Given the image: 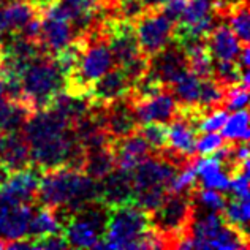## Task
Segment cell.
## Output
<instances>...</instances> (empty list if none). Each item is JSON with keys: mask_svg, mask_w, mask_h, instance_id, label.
<instances>
[{"mask_svg": "<svg viewBox=\"0 0 250 250\" xmlns=\"http://www.w3.org/2000/svg\"><path fill=\"white\" fill-rule=\"evenodd\" d=\"M94 249H165L150 227L149 212L135 205L111 208L103 239Z\"/></svg>", "mask_w": 250, "mask_h": 250, "instance_id": "cell-1", "label": "cell"}, {"mask_svg": "<svg viewBox=\"0 0 250 250\" xmlns=\"http://www.w3.org/2000/svg\"><path fill=\"white\" fill-rule=\"evenodd\" d=\"M21 83L24 100L34 111L48 108L54 95L65 89V76L48 52L35 57L24 68Z\"/></svg>", "mask_w": 250, "mask_h": 250, "instance_id": "cell-2", "label": "cell"}, {"mask_svg": "<svg viewBox=\"0 0 250 250\" xmlns=\"http://www.w3.org/2000/svg\"><path fill=\"white\" fill-rule=\"evenodd\" d=\"M193 214V201L188 192L171 193L165 196L160 206L149 212L152 229L162 238L165 249H177L187 238L188 223Z\"/></svg>", "mask_w": 250, "mask_h": 250, "instance_id": "cell-3", "label": "cell"}, {"mask_svg": "<svg viewBox=\"0 0 250 250\" xmlns=\"http://www.w3.org/2000/svg\"><path fill=\"white\" fill-rule=\"evenodd\" d=\"M111 208L95 200L75 210L62 228L63 238L70 247L94 249L103 239L109 220Z\"/></svg>", "mask_w": 250, "mask_h": 250, "instance_id": "cell-4", "label": "cell"}, {"mask_svg": "<svg viewBox=\"0 0 250 250\" xmlns=\"http://www.w3.org/2000/svg\"><path fill=\"white\" fill-rule=\"evenodd\" d=\"M174 22L163 15L160 10L146 11L135 21V30L140 51L143 56L152 57L165 46L173 35Z\"/></svg>", "mask_w": 250, "mask_h": 250, "instance_id": "cell-5", "label": "cell"}, {"mask_svg": "<svg viewBox=\"0 0 250 250\" xmlns=\"http://www.w3.org/2000/svg\"><path fill=\"white\" fill-rule=\"evenodd\" d=\"M76 38L70 21V13L59 2L42 16V46L51 56H56Z\"/></svg>", "mask_w": 250, "mask_h": 250, "instance_id": "cell-6", "label": "cell"}, {"mask_svg": "<svg viewBox=\"0 0 250 250\" xmlns=\"http://www.w3.org/2000/svg\"><path fill=\"white\" fill-rule=\"evenodd\" d=\"M147 70L167 87H171L186 71H188L186 51L181 48L179 43H176L171 38L159 52H155L152 57H149Z\"/></svg>", "mask_w": 250, "mask_h": 250, "instance_id": "cell-7", "label": "cell"}, {"mask_svg": "<svg viewBox=\"0 0 250 250\" xmlns=\"http://www.w3.org/2000/svg\"><path fill=\"white\" fill-rule=\"evenodd\" d=\"M177 173L179 169L168 163L165 159H162L160 155L149 154L131 171L133 192L150 187H167L169 192V186Z\"/></svg>", "mask_w": 250, "mask_h": 250, "instance_id": "cell-8", "label": "cell"}, {"mask_svg": "<svg viewBox=\"0 0 250 250\" xmlns=\"http://www.w3.org/2000/svg\"><path fill=\"white\" fill-rule=\"evenodd\" d=\"M34 205L35 203H16L0 196V238L5 241L27 238Z\"/></svg>", "mask_w": 250, "mask_h": 250, "instance_id": "cell-9", "label": "cell"}, {"mask_svg": "<svg viewBox=\"0 0 250 250\" xmlns=\"http://www.w3.org/2000/svg\"><path fill=\"white\" fill-rule=\"evenodd\" d=\"M40 179L42 169L35 165L11 171L6 182L0 187V196L16 203H35Z\"/></svg>", "mask_w": 250, "mask_h": 250, "instance_id": "cell-10", "label": "cell"}, {"mask_svg": "<svg viewBox=\"0 0 250 250\" xmlns=\"http://www.w3.org/2000/svg\"><path fill=\"white\" fill-rule=\"evenodd\" d=\"M133 108L140 125L147 122H160L168 125L177 114L179 102L176 100L171 87H165L157 95L133 104Z\"/></svg>", "mask_w": 250, "mask_h": 250, "instance_id": "cell-11", "label": "cell"}, {"mask_svg": "<svg viewBox=\"0 0 250 250\" xmlns=\"http://www.w3.org/2000/svg\"><path fill=\"white\" fill-rule=\"evenodd\" d=\"M103 125L104 130L114 140L127 136L140 128V122H138L135 108L127 98V95L119 98V100L111 102L109 104L104 106Z\"/></svg>", "mask_w": 250, "mask_h": 250, "instance_id": "cell-12", "label": "cell"}, {"mask_svg": "<svg viewBox=\"0 0 250 250\" xmlns=\"http://www.w3.org/2000/svg\"><path fill=\"white\" fill-rule=\"evenodd\" d=\"M131 81L128 76L125 75L122 67L116 65L111 68L108 73H104L100 80H97L89 90V100L94 104H100V106H106L111 102L119 100L125 97L130 90Z\"/></svg>", "mask_w": 250, "mask_h": 250, "instance_id": "cell-13", "label": "cell"}, {"mask_svg": "<svg viewBox=\"0 0 250 250\" xmlns=\"http://www.w3.org/2000/svg\"><path fill=\"white\" fill-rule=\"evenodd\" d=\"M100 201L109 208L133 203V177L131 171L114 168L100 181Z\"/></svg>", "mask_w": 250, "mask_h": 250, "instance_id": "cell-14", "label": "cell"}, {"mask_svg": "<svg viewBox=\"0 0 250 250\" xmlns=\"http://www.w3.org/2000/svg\"><path fill=\"white\" fill-rule=\"evenodd\" d=\"M111 150H113L116 168L133 171L135 167L143 159H146L149 154H152V149L144 140L140 130L133 131L124 138H117L111 143Z\"/></svg>", "mask_w": 250, "mask_h": 250, "instance_id": "cell-15", "label": "cell"}, {"mask_svg": "<svg viewBox=\"0 0 250 250\" xmlns=\"http://www.w3.org/2000/svg\"><path fill=\"white\" fill-rule=\"evenodd\" d=\"M0 163L10 171L24 169L32 165L29 143L21 131L0 135Z\"/></svg>", "mask_w": 250, "mask_h": 250, "instance_id": "cell-16", "label": "cell"}, {"mask_svg": "<svg viewBox=\"0 0 250 250\" xmlns=\"http://www.w3.org/2000/svg\"><path fill=\"white\" fill-rule=\"evenodd\" d=\"M205 40L214 61H236L242 48L239 38L233 34L225 21L217 24Z\"/></svg>", "mask_w": 250, "mask_h": 250, "instance_id": "cell-17", "label": "cell"}, {"mask_svg": "<svg viewBox=\"0 0 250 250\" xmlns=\"http://www.w3.org/2000/svg\"><path fill=\"white\" fill-rule=\"evenodd\" d=\"M196 133L198 131L192 121L181 114H176L168 127V147L186 157H195Z\"/></svg>", "mask_w": 250, "mask_h": 250, "instance_id": "cell-18", "label": "cell"}, {"mask_svg": "<svg viewBox=\"0 0 250 250\" xmlns=\"http://www.w3.org/2000/svg\"><path fill=\"white\" fill-rule=\"evenodd\" d=\"M195 168L196 177L201 179V187L220 190V192H229L231 177L223 171L220 162L215 157L201 155V159L195 157Z\"/></svg>", "mask_w": 250, "mask_h": 250, "instance_id": "cell-19", "label": "cell"}, {"mask_svg": "<svg viewBox=\"0 0 250 250\" xmlns=\"http://www.w3.org/2000/svg\"><path fill=\"white\" fill-rule=\"evenodd\" d=\"M34 113L35 111L25 102L0 97V131L2 133L21 131L25 121Z\"/></svg>", "mask_w": 250, "mask_h": 250, "instance_id": "cell-20", "label": "cell"}, {"mask_svg": "<svg viewBox=\"0 0 250 250\" xmlns=\"http://www.w3.org/2000/svg\"><path fill=\"white\" fill-rule=\"evenodd\" d=\"M116 168V160L111 146L104 147H92L84 150V163L83 173L90 176L92 179L102 181L111 171Z\"/></svg>", "mask_w": 250, "mask_h": 250, "instance_id": "cell-21", "label": "cell"}, {"mask_svg": "<svg viewBox=\"0 0 250 250\" xmlns=\"http://www.w3.org/2000/svg\"><path fill=\"white\" fill-rule=\"evenodd\" d=\"M56 233H62V225L57 219L54 209L35 203L34 212H32L27 227V239L40 238V236L44 234H56Z\"/></svg>", "mask_w": 250, "mask_h": 250, "instance_id": "cell-22", "label": "cell"}, {"mask_svg": "<svg viewBox=\"0 0 250 250\" xmlns=\"http://www.w3.org/2000/svg\"><path fill=\"white\" fill-rule=\"evenodd\" d=\"M2 15L5 18V22L8 25V32L11 34H19L24 25L27 24L37 13L24 2V0H10L2 5Z\"/></svg>", "mask_w": 250, "mask_h": 250, "instance_id": "cell-23", "label": "cell"}, {"mask_svg": "<svg viewBox=\"0 0 250 250\" xmlns=\"http://www.w3.org/2000/svg\"><path fill=\"white\" fill-rule=\"evenodd\" d=\"M171 90L181 104H198L201 80L188 70L171 85Z\"/></svg>", "mask_w": 250, "mask_h": 250, "instance_id": "cell-24", "label": "cell"}, {"mask_svg": "<svg viewBox=\"0 0 250 250\" xmlns=\"http://www.w3.org/2000/svg\"><path fill=\"white\" fill-rule=\"evenodd\" d=\"M222 217L229 225L236 227L239 231L249 236V217H250L249 200L238 198V196L228 198L225 208L222 210Z\"/></svg>", "mask_w": 250, "mask_h": 250, "instance_id": "cell-25", "label": "cell"}, {"mask_svg": "<svg viewBox=\"0 0 250 250\" xmlns=\"http://www.w3.org/2000/svg\"><path fill=\"white\" fill-rule=\"evenodd\" d=\"M249 113L247 108L246 109H239L229 117L225 122V125L220 128L222 130V136L223 140L228 141H249L250 138V131H249Z\"/></svg>", "mask_w": 250, "mask_h": 250, "instance_id": "cell-26", "label": "cell"}, {"mask_svg": "<svg viewBox=\"0 0 250 250\" xmlns=\"http://www.w3.org/2000/svg\"><path fill=\"white\" fill-rule=\"evenodd\" d=\"M242 70L244 68H241L236 61H214L212 80L219 83L223 89L241 85Z\"/></svg>", "mask_w": 250, "mask_h": 250, "instance_id": "cell-27", "label": "cell"}, {"mask_svg": "<svg viewBox=\"0 0 250 250\" xmlns=\"http://www.w3.org/2000/svg\"><path fill=\"white\" fill-rule=\"evenodd\" d=\"M223 103H225V89L217 81H214L212 78L201 80V90L198 98L200 106L208 109H217L223 108Z\"/></svg>", "mask_w": 250, "mask_h": 250, "instance_id": "cell-28", "label": "cell"}, {"mask_svg": "<svg viewBox=\"0 0 250 250\" xmlns=\"http://www.w3.org/2000/svg\"><path fill=\"white\" fill-rule=\"evenodd\" d=\"M140 133L152 149V154H159L168 146V125L160 122H147L140 125Z\"/></svg>", "mask_w": 250, "mask_h": 250, "instance_id": "cell-29", "label": "cell"}, {"mask_svg": "<svg viewBox=\"0 0 250 250\" xmlns=\"http://www.w3.org/2000/svg\"><path fill=\"white\" fill-rule=\"evenodd\" d=\"M229 21V29L233 30V34L239 38L242 44H249L250 38V19H249V5L247 2L239 5L238 8H234L229 16L227 18Z\"/></svg>", "mask_w": 250, "mask_h": 250, "instance_id": "cell-30", "label": "cell"}, {"mask_svg": "<svg viewBox=\"0 0 250 250\" xmlns=\"http://www.w3.org/2000/svg\"><path fill=\"white\" fill-rule=\"evenodd\" d=\"M212 13V0H187L186 10L177 22L195 24Z\"/></svg>", "mask_w": 250, "mask_h": 250, "instance_id": "cell-31", "label": "cell"}, {"mask_svg": "<svg viewBox=\"0 0 250 250\" xmlns=\"http://www.w3.org/2000/svg\"><path fill=\"white\" fill-rule=\"evenodd\" d=\"M30 241V249L32 250H51V249H68V242L63 238L62 233L56 234H44L40 238L29 239Z\"/></svg>", "mask_w": 250, "mask_h": 250, "instance_id": "cell-32", "label": "cell"}, {"mask_svg": "<svg viewBox=\"0 0 250 250\" xmlns=\"http://www.w3.org/2000/svg\"><path fill=\"white\" fill-rule=\"evenodd\" d=\"M228 119V113L225 108H217L210 113L198 124V133L203 131V133H208V131H217L220 130L223 125H225Z\"/></svg>", "mask_w": 250, "mask_h": 250, "instance_id": "cell-33", "label": "cell"}, {"mask_svg": "<svg viewBox=\"0 0 250 250\" xmlns=\"http://www.w3.org/2000/svg\"><path fill=\"white\" fill-rule=\"evenodd\" d=\"M223 144V136L217 135L214 131H208V135L201 136L195 143V152L200 155H210Z\"/></svg>", "mask_w": 250, "mask_h": 250, "instance_id": "cell-34", "label": "cell"}, {"mask_svg": "<svg viewBox=\"0 0 250 250\" xmlns=\"http://www.w3.org/2000/svg\"><path fill=\"white\" fill-rule=\"evenodd\" d=\"M229 192H233V195L238 196V198L250 200L249 198V168H244L241 173L233 176L231 184H229Z\"/></svg>", "mask_w": 250, "mask_h": 250, "instance_id": "cell-35", "label": "cell"}, {"mask_svg": "<svg viewBox=\"0 0 250 250\" xmlns=\"http://www.w3.org/2000/svg\"><path fill=\"white\" fill-rule=\"evenodd\" d=\"M186 5H187V0H168L160 8V11L169 19V21H173L176 24L181 19L184 10H186Z\"/></svg>", "mask_w": 250, "mask_h": 250, "instance_id": "cell-36", "label": "cell"}, {"mask_svg": "<svg viewBox=\"0 0 250 250\" xmlns=\"http://www.w3.org/2000/svg\"><path fill=\"white\" fill-rule=\"evenodd\" d=\"M38 16H43L46 11H49L52 6H56L61 0H24Z\"/></svg>", "mask_w": 250, "mask_h": 250, "instance_id": "cell-37", "label": "cell"}, {"mask_svg": "<svg viewBox=\"0 0 250 250\" xmlns=\"http://www.w3.org/2000/svg\"><path fill=\"white\" fill-rule=\"evenodd\" d=\"M167 2H168V0H143V3H144V6H146L147 11H157V10H160Z\"/></svg>", "mask_w": 250, "mask_h": 250, "instance_id": "cell-38", "label": "cell"}, {"mask_svg": "<svg viewBox=\"0 0 250 250\" xmlns=\"http://www.w3.org/2000/svg\"><path fill=\"white\" fill-rule=\"evenodd\" d=\"M10 173H11V171H10L8 168H6L5 165H2V163H0V187H2L3 184L6 182V179H8Z\"/></svg>", "mask_w": 250, "mask_h": 250, "instance_id": "cell-39", "label": "cell"}, {"mask_svg": "<svg viewBox=\"0 0 250 250\" xmlns=\"http://www.w3.org/2000/svg\"><path fill=\"white\" fill-rule=\"evenodd\" d=\"M102 5L108 6V8H113V6H116L119 2H122V0H98Z\"/></svg>", "mask_w": 250, "mask_h": 250, "instance_id": "cell-40", "label": "cell"}, {"mask_svg": "<svg viewBox=\"0 0 250 250\" xmlns=\"http://www.w3.org/2000/svg\"><path fill=\"white\" fill-rule=\"evenodd\" d=\"M6 247V241L0 238V249H5Z\"/></svg>", "mask_w": 250, "mask_h": 250, "instance_id": "cell-41", "label": "cell"}, {"mask_svg": "<svg viewBox=\"0 0 250 250\" xmlns=\"http://www.w3.org/2000/svg\"><path fill=\"white\" fill-rule=\"evenodd\" d=\"M0 135H2V131H0Z\"/></svg>", "mask_w": 250, "mask_h": 250, "instance_id": "cell-42", "label": "cell"}]
</instances>
